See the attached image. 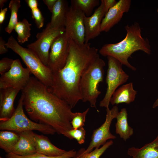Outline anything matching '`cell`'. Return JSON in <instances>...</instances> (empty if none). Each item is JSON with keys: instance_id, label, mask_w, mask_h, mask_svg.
I'll use <instances>...</instances> for the list:
<instances>
[{"instance_id": "6da1fadb", "label": "cell", "mask_w": 158, "mask_h": 158, "mask_svg": "<svg viewBox=\"0 0 158 158\" xmlns=\"http://www.w3.org/2000/svg\"><path fill=\"white\" fill-rule=\"evenodd\" d=\"M21 91L23 107L31 120L51 127L59 134L72 129V108L49 87L31 76Z\"/></svg>"}, {"instance_id": "7a4b0ae2", "label": "cell", "mask_w": 158, "mask_h": 158, "mask_svg": "<svg viewBox=\"0 0 158 158\" xmlns=\"http://www.w3.org/2000/svg\"><path fill=\"white\" fill-rule=\"evenodd\" d=\"M90 45L89 42L79 44L70 39L65 65L53 73L50 90L72 108L82 100L80 86L81 77L99 55L98 49Z\"/></svg>"}, {"instance_id": "3957f363", "label": "cell", "mask_w": 158, "mask_h": 158, "mask_svg": "<svg viewBox=\"0 0 158 158\" xmlns=\"http://www.w3.org/2000/svg\"><path fill=\"white\" fill-rule=\"evenodd\" d=\"M127 32L125 38L120 42L114 44L104 45L99 51L104 56H111L118 60L133 71L136 68L128 62L132 54L135 52L141 50L150 55L151 53L149 41L142 36L141 30L139 24L135 22L130 25L125 26Z\"/></svg>"}, {"instance_id": "277c9868", "label": "cell", "mask_w": 158, "mask_h": 158, "mask_svg": "<svg viewBox=\"0 0 158 158\" xmlns=\"http://www.w3.org/2000/svg\"><path fill=\"white\" fill-rule=\"evenodd\" d=\"M5 46L20 56L35 78L49 87L51 86L53 73L33 51L20 45L12 36L8 38Z\"/></svg>"}, {"instance_id": "5b68a950", "label": "cell", "mask_w": 158, "mask_h": 158, "mask_svg": "<svg viewBox=\"0 0 158 158\" xmlns=\"http://www.w3.org/2000/svg\"><path fill=\"white\" fill-rule=\"evenodd\" d=\"M105 62L99 55L82 76L80 90L84 102H88L91 107L96 108V103L101 93L98 89L99 84L103 80Z\"/></svg>"}, {"instance_id": "8992f818", "label": "cell", "mask_w": 158, "mask_h": 158, "mask_svg": "<svg viewBox=\"0 0 158 158\" xmlns=\"http://www.w3.org/2000/svg\"><path fill=\"white\" fill-rule=\"evenodd\" d=\"M23 98L21 95L15 111L8 119L0 121V130H9L18 133L28 131L36 130L45 134L53 135L56 131L51 127L38 123L28 118L23 109Z\"/></svg>"}, {"instance_id": "52a82bcc", "label": "cell", "mask_w": 158, "mask_h": 158, "mask_svg": "<svg viewBox=\"0 0 158 158\" xmlns=\"http://www.w3.org/2000/svg\"><path fill=\"white\" fill-rule=\"evenodd\" d=\"M108 68L106 82V92L103 99L100 101L99 106L109 108L110 99L114 93L119 86L126 83L129 76L123 70L122 64L115 58L107 56Z\"/></svg>"}, {"instance_id": "ba28073f", "label": "cell", "mask_w": 158, "mask_h": 158, "mask_svg": "<svg viewBox=\"0 0 158 158\" xmlns=\"http://www.w3.org/2000/svg\"><path fill=\"white\" fill-rule=\"evenodd\" d=\"M65 32V28H53L48 23L46 28L36 36L37 40L27 46L33 51L43 63L47 66L49 50L55 39Z\"/></svg>"}, {"instance_id": "9c48e42d", "label": "cell", "mask_w": 158, "mask_h": 158, "mask_svg": "<svg viewBox=\"0 0 158 158\" xmlns=\"http://www.w3.org/2000/svg\"><path fill=\"white\" fill-rule=\"evenodd\" d=\"M106 119L104 123L99 128L94 130L91 138V141L86 150H82L77 153L75 157H78L88 153L92 151L94 148H99L103 145L107 141L110 139H114L116 137L110 132V128L113 120L116 118L119 112L117 105L114 106L111 109L106 108Z\"/></svg>"}, {"instance_id": "30bf717a", "label": "cell", "mask_w": 158, "mask_h": 158, "mask_svg": "<svg viewBox=\"0 0 158 158\" xmlns=\"http://www.w3.org/2000/svg\"><path fill=\"white\" fill-rule=\"evenodd\" d=\"M31 74L28 68H24L19 59L14 60L9 70L1 75L0 89H23L28 84Z\"/></svg>"}, {"instance_id": "8fae6325", "label": "cell", "mask_w": 158, "mask_h": 158, "mask_svg": "<svg viewBox=\"0 0 158 158\" xmlns=\"http://www.w3.org/2000/svg\"><path fill=\"white\" fill-rule=\"evenodd\" d=\"M70 39L65 32L57 37L50 48L47 66L53 73L63 68L68 56Z\"/></svg>"}, {"instance_id": "7c38bea8", "label": "cell", "mask_w": 158, "mask_h": 158, "mask_svg": "<svg viewBox=\"0 0 158 158\" xmlns=\"http://www.w3.org/2000/svg\"><path fill=\"white\" fill-rule=\"evenodd\" d=\"M85 14L71 6L69 7L65 26V32L69 38L79 44L85 43Z\"/></svg>"}, {"instance_id": "4fadbf2b", "label": "cell", "mask_w": 158, "mask_h": 158, "mask_svg": "<svg viewBox=\"0 0 158 158\" xmlns=\"http://www.w3.org/2000/svg\"><path fill=\"white\" fill-rule=\"evenodd\" d=\"M130 0H119L105 14L102 20L101 32H108L122 18L123 14L129 10Z\"/></svg>"}, {"instance_id": "5bb4252c", "label": "cell", "mask_w": 158, "mask_h": 158, "mask_svg": "<svg viewBox=\"0 0 158 158\" xmlns=\"http://www.w3.org/2000/svg\"><path fill=\"white\" fill-rule=\"evenodd\" d=\"M99 6L90 16H85L84 19L85 27V43L99 36L101 33V22L105 15L103 0L101 1Z\"/></svg>"}, {"instance_id": "9a60e30c", "label": "cell", "mask_w": 158, "mask_h": 158, "mask_svg": "<svg viewBox=\"0 0 158 158\" xmlns=\"http://www.w3.org/2000/svg\"><path fill=\"white\" fill-rule=\"evenodd\" d=\"M20 90L13 88L0 89V121L8 119L14 113V101Z\"/></svg>"}, {"instance_id": "2e32d148", "label": "cell", "mask_w": 158, "mask_h": 158, "mask_svg": "<svg viewBox=\"0 0 158 158\" xmlns=\"http://www.w3.org/2000/svg\"><path fill=\"white\" fill-rule=\"evenodd\" d=\"M19 139L12 153L20 156L30 155L36 152L35 133L28 130L18 133Z\"/></svg>"}, {"instance_id": "e0dca14e", "label": "cell", "mask_w": 158, "mask_h": 158, "mask_svg": "<svg viewBox=\"0 0 158 158\" xmlns=\"http://www.w3.org/2000/svg\"><path fill=\"white\" fill-rule=\"evenodd\" d=\"M36 152L49 156H60L67 151L58 148L53 144L48 138L43 135L35 133Z\"/></svg>"}, {"instance_id": "ac0fdd59", "label": "cell", "mask_w": 158, "mask_h": 158, "mask_svg": "<svg viewBox=\"0 0 158 158\" xmlns=\"http://www.w3.org/2000/svg\"><path fill=\"white\" fill-rule=\"evenodd\" d=\"M137 91L134 90L133 83L130 82L123 85L113 93L110 103L113 105L120 103L129 104L135 100Z\"/></svg>"}, {"instance_id": "d6986e66", "label": "cell", "mask_w": 158, "mask_h": 158, "mask_svg": "<svg viewBox=\"0 0 158 158\" xmlns=\"http://www.w3.org/2000/svg\"><path fill=\"white\" fill-rule=\"evenodd\" d=\"M69 7L67 1L57 0L52 12L49 22L53 28H65L67 14Z\"/></svg>"}, {"instance_id": "ffe728a7", "label": "cell", "mask_w": 158, "mask_h": 158, "mask_svg": "<svg viewBox=\"0 0 158 158\" xmlns=\"http://www.w3.org/2000/svg\"><path fill=\"white\" fill-rule=\"evenodd\" d=\"M127 153L133 158H158V135L152 141L140 148H129Z\"/></svg>"}, {"instance_id": "44dd1931", "label": "cell", "mask_w": 158, "mask_h": 158, "mask_svg": "<svg viewBox=\"0 0 158 158\" xmlns=\"http://www.w3.org/2000/svg\"><path fill=\"white\" fill-rule=\"evenodd\" d=\"M126 109L123 108L118 114L116 118V133L125 141L129 138L133 133V129L128 125Z\"/></svg>"}, {"instance_id": "7402d4cb", "label": "cell", "mask_w": 158, "mask_h": 158, "mask_svg": "<svg viewBox=\"0 0 158 158\" xmlns=\"http://www.w3.org/2000/svg\"><path fill=\"white\" fill-rule=\"evenodd\" d=\"M19 139L18 133L9 130L0 132V147L7 153L12 152Z\"/></svg>"}, {"instance_id": "603a6c76", "label": "cell", "mask_w": 158, "mask_h": 158, "mask_svg": "<svg viewBox=\"0 0 158 158\" xmlns=\"http://www.w3.org/2000/svg\"><path fill=\"white\" fill-rule=\"evenodd\" d=\"M32 24L26 19L18 22L14 30L17 33V41L19 44H23L28 41L31 34L30 30Z\"/></svg>"}, {"instance_id": "cb8c5ba5", "label": "cell", "mask_w": 158, "mask_h": 158, "mask_svg": "<svg viewBox=\"0 0 158 158\" xmlns=\"http://www.w3.org/2000/svg\"><path fill=\"white\" fill-rule=\"evenodd\" d=\"M71 2V6L83 12L86 16H89L94 8L99 4V0H72Z\"/></svg>"}, {"instance_id": "d4e9b609", "label": "cell", "mask_w": 158, "mask_h": 158, "mask_svg": "<svg viewBox=\"0 0 158 158\" xmlns=\"http://www.w3.org/2000/svg\"><path fill=\"white\" fill-rule=\"evenodd\" d=\"M20 6V1L19 0H11L10 2L8 7L11 12V16L8 24L5 28V31L9 34L13 31L18 22V11Z\"/></svg>"}, {"instance_id": "484cf974", "label": "cell", "mask_w": 158, "mask_h": 158, "mask_svg": "<svg viewBox=\"0 0 158 158\" xmlns=\"http://www.w3.org/2000/svg\"><path fill=\"white\" fill-rule=\"evenodd\" d=\"M77 154L76 151L73 149L67 151L63 155L56 156H49L37 153L30 155L22 156L12 152L7 153L5 156L6 158H74Z\"/></svg>"}, {"instance_id": "4316f807", "label": "cell", "mask_w": 158, "mask_h": 158, "mask_svg": "<svg viewBox=\"0 0 158 158\" xmlns=\"http://www.w3.org/2000/svg\"><path fill=\"white\" fill-rule=\"evenodd\" d=\"M86 131L83 127L78 129H72L66 131L64 136L70 139H75L80 144L85 141Z\"/></svg>"}, {"instance_id": "83f0119b", "label": "cell", "mask_w": 158, "mask_h": 158, "mask_svg": "<svg viewBox=\"0 0 158 158\" xmlns=\"http://www.w3.org/2000/svg\"><path fill=\"white\" fill-rule=\"evenodd\" d=\"M89 110V108H88L82 113H74L71 121L72 128L78 129L84 126L86 116Z\"/></svg>"}, {"instance_id": "f1b7e54d", "label": "cell", "mask_w": 158, "mask_h": 158, "mask_svg": "<svg viewBox=\"0 0 158 158\" xmlns=\"http://www.w3.org/2000/svg\"><path fill=\"white\" fill-rule=\"evenodd\" d=\"M113 142L110 140L99 148L95 149L93 151L81 156L75 157L74 158H99L105 151L112 145Z\"/></svg>"}, {"instance_id": "f546056e", "label": "cell", "mask_w": 158, "mask_h": 158, "mask_svg": "<svg viewBox=\"0 0 158 158\" xmlns=\"http://www.w3.org/2000/svg\"><path fill=\"white\" fill-rule=\"evenodd\" d=\"M32 16L38 28H42L44 25V18L41 12L38 8L31 10Z\"/></svg>"}, {"instance_id": "4dcf8cb0", "label": "cell", "mask_w": 158, "mask_h": 158, "mask_svg": "<svg viewBox=\"0 0 158 158\" xmlns=\"http://www.w3.org/2000/svg\"><path fill=\"white\" fill-rule=\"evenodd\" d=\"M14 60L4 57L0 61V74L1 75L8 71L12 65Z\"/></svg>"}, {"instance_id": "1f68e13d", "label": "cell", "mask_w": 158, "mask_h": 158, "mask_svg": "<svg viewBox=\"0 0 158 158\" xmlns=\"http://www.w3.org/2000/svg\"><path fill=\"white\" fill-rule=\"evenodd\" d=\"M103 1L104 4V10L105 14L117 2L115 0H103Z\"/></svg>"}, {"instance_id": "d6a6232c", "label": "cell", "mask_w": 158, "mask_h": 158, "mask_svg": "<svg viewBox=\"0 0 158 158\" xmlns=\"http://www.w3.org/2000/svg\"><path fill=\"white\" fill-rule=\"evenodd\" d=\"M57 0H43V1L47 7L50 11L52 13L54 5Z\"/></svg>"}, {"instance_id": "836d02e7", "label": "cell", "mask_w": 158, "mask_h": 158, "mask_svg": "<svg viewBox=\"0 0 158 158\" xmlns=\"http://www.w3.org/2000/svg\"><path fill=\"white\" fill-rule=\"evenodd\" d=\"M5 41L3 39L2 37H0V54H2L7 52L8 50L5 47Z\"/></svg>"}, {"instance_id": "e575fe53", "label": "cell", "mask_w": 158, "mask_h": 158, "mask_svg": "<svg viewBox=\"0 0 158 158\" xmlns=\"http://www.w3.org/2000/svg\"><path fill=\"white\" fill-rule=\"evenodd\" d=\"M25 1L31 10L38 8V2L37 0H26Z\"/></svg>"}, {"instance_id": "d590c367", "label": "cell", "mask_w": 158, "mask_h": 158, "mask_svg": "<svg viewBox=\"0 0 158 158\" xmlns=\"http://www.w3.org/2000/svg\"><path fill=\"white\" fill-rule=\"evenodd\" d=\"M7 10V8L1 9L0 12V24L1 25L3 23L5 20L6 14Z\"/></svg>"}, {"instance_id": "8d00e7d4", "label": "cell", "mask_w": 158, "mask_h": 158, "mask_svg": "<svg viewBox=\"0 0 158 158\" xmlns=\"http://www.w3.org/2000/svg\"><path fill=\"white\" fill-rule=\"evenodd\" d=\"M7 0H0V8L1 9H2L4 6V4L7 2Z\"/></svg>"}, {"instance_id": "74e56055", "label": "cell", "mask_w": 158, "mask_h": 158, "mask_svg": "<svg viewBox=\"0 0 158 158\" xmlns=\"http://www.w3.org/2000/svg\"><path fill=\"white\" fill-rule=\"evenodd\" d=\"M158 106V97L157 99L155 101V102H154V103L153 104L152 107L153 108H154Z\"/></svg>"}, {"instance_id": "f35d334b", "label": "cell", "mask_w": 158, "mask_h": 158, "mask_svg": "<svg viewBox=\"0 0 158 158\" xmlns=\"http://www.w3.org/2000/svg\"><path fill=\"white\" fill-rule=\"evenodd\" d=\"M157 12H158V8H157Z\"/></svg>"}, {"instance_id": "ab89813d", "label": "cell", "mask_w": 158, "mask_h": 158, "mask_svg": "<svg viewBox=\"0 0 158 158\" xmlns=\"http://www.w3.org/2000/svg\"><path fill=\"white\" fill-rule=\"evenodd\" d=\"M0 158H3L2 157H0Z\"/></svg>"}]
</instances>
